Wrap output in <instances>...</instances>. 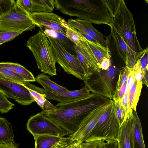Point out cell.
I'll return each instance as SVG.
<instances>
[{"mask_svg": "<svg viewBox=\"0 0 148 148\" xmlns=\"http://www.w3.org/2000/svg\"><path fill=\"white\" fill-rule=\"evenodd\" d=\"M111 100L92 93L86 97L73 102L58 103L52 111H44L45 115L70 133H75L88 114L94 109L108 103Z\"/></svg>", "mask_w": 148, "mask_h": 148, "instance_id": "cell-1", "label": "cell"}, {"mask_svg": "<svg viewBox=\"0 0 148 148\" xmlns=\"http://www.w3.org/2000/svg\"><path fill=\"white\" fill-rule=\"evenodd\" d=\"M58 10L64 14L98 25H109L112 19L104 0H61Z\"/></svg>", "mask_w": 148, "mask_h": 148, "instance_id": "cell-2", "label": "cell"}, {"mask_svg": "<svg viewBox=\"0 0 148 148\" xmlns=\"http://www.w3.org/2000/svg\"><path fill=\"white\" fill-rule=\"evenodd\" d=\"M26 46L32 52L40 71L53 76L57 75L56 60L50 42L40 29L27 41Z\"/></svg>", "mask_w": 148, "mask_h": 148, "instance_id": "cell-3", "label": "cell"}, {"mask_svg": "<svg viewBox=\"0 0 148 148\" xmlns=\"http://www.w3.org/2000/svg\"><path fill=\"white\" fill-rule=\"evenodd\" d=\"M109 26L119 34L127 46L140 58L145 49L142 48L138 40L133 15L123 0H121L117 13Z\"/></svg>", "mask_w": 148, "mask_h": 148, "instance_id": "cell-4", "label": "cell"}, {"mask_svg": "<svg viewBox=\"0 0 148 148\" xmlns=\"http://www.w3.org/2000/svg\"><path fill=\"white\" fill-rule=\"evenodd\" d=\"M120 128L116 115L114 101L111 100L109 106L101 116L84 142L99 140L118 141Z\"/></svg>", "mask_w": 148, "mask_h": 148, "instance_id": "cell-5", "label": "cell"}, {"mask_svg": "<svg viewBox=\"0 0 148 148\" xmlns=\"http://www.w3.org/2000/svg\"><path fill=\"white\" fill-rule=\"evenodd\" d=\"M117 73L116 66L112 62L108 70L100 69L99 72L93 71L83 81L85 85L92 93L104 96L111 100L115 90Z\"/></svg>", "mask_w": 148, "mask_h": 148, "instance_id": "cell-6", "label": "cell"}, {"mask_svg": "<svg viewBox=\"0 0 148 148\" xmlns=\"http://www.w3.org/2000/svg\"><path fill=\"white\" fill-rule=\"evenodd\" d=\"M110 34L105 37L106 47L109 49L113 62L117 61L132 69L140 58L126 45L124 40L113 27Z\"/></svg>", "mask_w": 148, "mask_h": 148, "instance_id": "cell-7", "label": "cell"}, {"mask_svg": "<svg viewBox=\"0 0 148 148\" xmlns=\"http://www.w3.org/2000/svg\"><path fill=\"white\" fill-rule=\"evenodd\" d=\"M36 26L29 13L16 2L8 12L0 16V32L31 31Z\"/></svg>", "mask_w": 148, "mask_h": 148, "instance_id": "cell-8", "label": "cell"}, {"mask_svg": "<svg viewBox=\"0 0 148 148\" xmlns=\"http://www.w3.org/2000/svg\"><path fill=\"white\" fill-rule=\"evenodd\" d=\"M26 126L27 130L34 137L42 135L64 137L71 135L46 116L43 110L30 116Z\"/></svg>", "mask_w": 148, "mask_h": 148, "instance_id": "cell-9", "label": "cell"}, {"mask_svg": "<svg viewBox=\"0 0 148 148\" xmlns=\"http://www.w3.org/2000/svg\"><path fill=\"white\" fill-rule=\"evenodd\" d=\"M46 36L53 48L56 62L65 72L84 80V73L77 56L67 51L58 39Z\"/></svg>", "mask_w": 148, "mask_h": 148, "instance_id": "cell-10", "label": "cell"}, {"mask_svg": "<svg viewBox=\"0 0 148 148\" xmlns=\"http://www.w3.org/2000/svg\"><path fill=\"white\" fill-rule=\"evenodd\" d=\"M29 14L34 23L40 29H47L66 36V30L70 26L64 18L52 12H33Z\"/></svg>", "mask_w": 148, "mask_h": 148, "instance_id": "cell-11", "label": "cell"}, {"mask_svg": "<svg viewBox=\"0 0 148 148\" xmlns=\"http://www.w3.org/2000/svg\"><path fill=\"white\" fill-rule=\"evenodd\" d=\"M111 101V100H110ZM108 104L99 107L91 111L84 119L78 130L67 137L68 144L74 141L84 143L96 125L101 116L109 106Z\"/></svg>", "mask_w": 148, "mask_h": 148, "instance_id": "cell-12", "label": "cell"}, {"mask_svg": "<svg viewBox=\"0 0 148 148\" xmlns=\"http://www.w3.org/2000/svg\"><path fill=\"white\" fill-rule=\"evenodd\" d=\"M0 91L21 105H29L35 101L27 89L20 83L0 78Z\"/></svg>", "mask_w": 148, "mask_h": 148, "instance_id": "cell-13", "label": "cell"}, {"mask_svg": "<svg viewBox=\"0 0 148 148\" xmlns=\"http://www.w3.org/2000/svg\"><path fill=\"white\" fill-rule=\"evenodd\" d=\"M74 47L77 58L84 73V79L93 72L99 71L97 60L87 39L82 42L78 46L75 45Z\"/></svg>", "mask_w": 148, "mask_h": 148, "instance_id": "cell-14", "label": "cell"}, {"mask_svg": "<svg viewBox=\"0 0 148 148\" xmlns=\"http://www.w3.org/2000/svg\"><path fill=\"white\" fill-rule=\"evenodd\" d=\"M90 91L85 85L81 89L75 90H69L61 92L56 93L45 91L46 99L53 100L59 103H66L75 101L87 96Z\"/></svg>", "mask_w": 148, "mask_h": 148, "instance_id": "cell-15", "label": "cell"}, {"mask_svg": "<svg viewBox=\"0 0 148 148\" xmlns=\"http://www.w3.org/2000/svg\"><path fill=\"white\" fill-rule=\"evenodd\" d=\"M67 23L69 25L79 32L84 31L86 32L102 46L106 47V41L102 33L96 29L89 21L77 18L69 19Z\"/></svg>", "mask_w": 148, "mask_h": 148, "instance_id": "cell-16", "label": "cell"}, {"mask_svg": "<svg viewBox=\"0 0 148 148\" xmlns=\"http://www.w3.org/2000/svg\"><path fill=\"white\" fill-rule=\"evenodd\" d=\"M133 117L127 119L120 126L118 142L122 148H135L132 124Z\"/></svg>", "mask_w": 148, "mask_h": 148, "instance_id": "cell-17", "label": "cell"}, {"mask_svg": "<svg viewBox=\"0 0 148 148\" xmlns=\"http://www.w3.org/2000/svg\"><path fill=\"white\" fill-rule=\"evenodd\" d=\"M34 137L35 148H55L59 145H68L67 137L51 135L37 136Z\"/></svg>", "mask_w": 148, "mask_h": 148, "instance_id": "cell-18", "label": "cell"}, {"mask_svg": "<svg viewBox=\"0 0 148 148\" xmlns=\"http://www.w3.org/2000/svg\"><path fill=\"white\" fill-rule=\"evenodd\" d=\"M142 82L135 80L128 91L129 114L127 119L133 116V111H136V108L143 86Z\"/></svg>", "mask_w": 148, "mask_h": 148, "instance_id": "cell-19", "label": "cell"}, {"mask_svg": "<svg viewBox=\"0 0 148 148\" xmlns=\"http://www.w3.org/2000/svg\"><path fill=\"white\" fill-rule=\"evenodd\" d=\"M12 125L6 119L0 117V144L16 145Z\"/></svg>", "mask_w": 148, "mask_h": 148, "instance_id": "cell-20", "label": "cell"}, {"mask_svg": "<svg viewBox=\"0 0 148 148\" xmlns=\"http://www.w3.org/2000/svg\"><path fill=\"white\" fill-rule=\"evenodd\" d=\"M0 68L10 70L22 77L25 81L29 82L36 81L33 74L24 66L18 63L11 62H0Z\"/></svg>", "mask_w": 148, "mask_h": 148, "instance_id": "cell-21", "label": "cell"}, {"mask_svg": "<svg viewBox=\"0 0 148 148\" xmlns=\"http://www.w3.org/2000/svg\"><path fill=\"white\" fill-rule=\"evenodd\" d=\"M36 81L41 85L45 91L59 93L69 90L65 87L59 85L51 80L49 77L45 73H41L37 76Z\"/></svg>", "mask_w": 148, "mask_h": 148, "instance_id": "cell-22", "label": "cell"}, {"mask_svg": "<svg viewBox=\"0 0 148 148\" xmlns=\"http://www.w3.org/2000/svg\"><path fill=\"white\" fill-rule=\"evenodd\" d=\"M133 111L132 124L135 148H146L140 121L136 111Z\"/></svg>", "mask_w": 148, "mask_h": 148, "instance_id": "cell-23", "label": "cell"}, {"mask_svg": "<svg viewBox=\"0 0 148 148\" xmlns=\"http://www.w3.org/2000/svg\"><path fill=\"white\" fill-rule=\"evenodd\" d=\"M47 36L58 39L66 50L71 54L76 56L74 47L75 44L64 34L49 29H40Z\"/></svg>", "mask_w": 148, "mask_h": 148, "instance_id": "cell-24", "label": "cell"}, {"mask_svg": "<svg viewBox=\"0 0 148 148\" xmlns=\"http://www.w3.org/2000/svg\"><path fill=\"white\" fill-rule=\"evenodd\" d=\"M20 83L27 89L33 99L40 107L43 109L44 103L47 99L44 89L32 84L29 82L25 81Z\"/></svg>", "mask_w": 148, "mask_h": 148, "instance_id": "cell-25", "label": "cell"}, {"mask_svg": "<svg viewBox=\"0 0 148 148\" xmlns=\"http://www.w3.org/2000/svg\"><path fill=\"white\" fill-rule=\"evenodd\" d=\"M33 12H52L55 7L54 0H32Z\"/></svg>", "mask_w": 148, "mask_h": 148, "instance_id": "cell-26", "label": "cell"}, {"mask_svg": "<svg viewBox=\"0 0 148 148\" xmlns=\"http://www.w3.org/2000/svg\"><path fill=\"white\" fill-rule=\"evenodd\" d=\"M91 49L97 60L98 66L102 61L105 58H111L109 49L99 43H96L87 40Z\"/></svg>", "mask_w": 148, "mask_h": 148, "instance_id": "cell-27", "label": "cell"}, {"mask_svg": "<svg viewBox=\"0 0 148 148\" xmlns=\"http://www.w3.org/2000/svg\"><path fill=\"white\" fill-rule=\"evenodd\" d=\"M66 36L77 46L86 39L79 31L70 25L66 30Z\"/></svg>", "mask_w": 148, "mask_h": 148, "instance_id": "cell-28", "label": "cell"}, {"mask_svg": "<svg viewBox=\"0 0 148 148\" xmlns=\"http://www.w3.org/2000/svg\"><path fill=\"white\" fill-rule=\"evenodd\" d=\"M143 72V84L148 87V48L147 47L145 49V51L142 56L138 60Z\"/></svg>", "mask_w": 148, "mask_h": 148, "instance_id": "cell-29", "label": "cell"}, {"mask_svg": "<svg viewBox=\"0 0 148 148\" xmlns=\"http://www.w3.org/2000/svg\"><path fill=\"white\" fill-rule=\"evenodd\" d=\"M0 78L18 83H22L25 81L22 77L12 71L1 68Z\"/></svg>", "mask_w": 148, "mask_h": 148, "instance_id": "cell-30", "label": "cell"}, {"mask_svg": "<svg viewBox=\"0 0 148 148\" xmlns=\"http://www.w3.org/2000/svg\"><path fill=\"white\" fill-rule=\"evenodd\" d=\"M131 69L125 66L120 71L114 94L116 93L124 84L127 81Z\"/></svg>", "mask_w": 148, "mask_h": 148, "instance_id": "cell-31", "label": "cell"}, {"mask_svg": "<svg viewBox=\"0 0 148 148\" xmlns=\"http://www.w3.org/2000/svg\"><path fill=\"white\" fill-rule=\"evenodd\" d=\"M109 14L112 18L116 14L121 0H104Z\"/></svg>", "mask_w": 148, "mask_h": 148, "instance_id": "cell-32", "label": "cell"}, {"mask_svg": "<svg viewBox=\"0 0 148 148\" xmlns=\"http://www.w3.org/2000/svg\"><path fill=\"white\" fill-rule=\"evenodd\" d=\"M14 104L9 101L6 96L0 91V112L6 113L13 108Z\"/></svg>", "mask_w": 148, "mask_h": 148, "instance_id": "cell-33", "label": "cell"}, {"mask_svg": "<svg viewBox=\"0 0 148 148\" xmlns=\"http://www.w3.org/2000/svg\"><path fill=\"white\" fill-rule=\"evenodd\" d=\"M114 105L116 115L121 126L125 121V111L121 100L114 101Z\"/></svg>", "mask_w": 148, "mask_h": 148, "instance_id": "cell-34", "label": "cell"}, {"mask_svg": "<svg viewBox=\"0 0 148 148\" xmlns=\"http://www.w3.org/2000/svg\"><path fill=\"white\" fill-rule=\"evenodd\" d=\"M23 32L10 31L0 32V45L13 40Z\"/></svg>", "mask_w": 148, "mask_h": 148, "instance_id": "cell-35", "label": "cell"}, {"mask_svg": "<svg viewBox=\"0 0 148 148\" xmlns=\"http://www.w3.org/2000/svg\"><path fill=\"white\" fill-rule=\"evenodd\" d=\"M15 2L14 0H0V16L8 12Z\"/></svg>", "mask_w": 148, "mask_h": 148, "instance_id": "cell-36", "label": "cell"}, {"mask_svg": "<svg viewBox=\"0 0 148 148\" xmlns=\"http://www.w3.org/2000/svg\"><path fill=\"white\" fill-rule=\"evenodd\" d=\"M136 80L139 82H142L143 73L138 61L132 69Z\"/></svg>", "mask_w": 148, "mask_h": 148, "instance_id": "cell-37", "label": "cell"}, {"mask_svg": "<svg viewBox=\"0 0 148 148\" xmlns=\"http://www.w3.org/2000/svg\"><path fill=\"white\" fill-rule=\"evenodd\" d=\"M16 3L29 13H32V0H17Z\"/></svg>", "mask_w": 148, "mask_h": 148, "instance_id": "cell-38", "label": "cell"}, {"mask_svg": "<svg viewBox=\"0 0 148 148\" xmlns=\"http://www.w3.org/2000/svg\"><path fill=\"white\" fill-rule=\"evenodd\" d=\"M126 88V82L121 87L120 90L113 95L112 100L114 101H120L124 95Z\"/></svg>", "mask_w": 148, "mask_h": 148, "instance_id": "cell-39", "label": "cell"}, {"mask_svg": "<svg viewBox=\"0 0 148 148\" xmlns=\"http://www.w3.org/2000/svg\"><path fill=\"white\" fill-rule=\"evenodd\" d=\"M128 91L126 90L122 99L121 100L122 106L125 112V121L127 119L129 114V107L128 106Z\"/></svg>", "mask_w": 148, "mask_h": 148, "instance_id": "cell-40", "label": "cell"}, {"mask_svg": "<svg viewBox=\"0 0 148 148\" xmlns=\"http://www.w3.org/2000/svg\"><path fill=\"white\" fill-rule=\"evenodd\" d=\"M112 60L111 58H104L99 65V69L104 70H108L111 66Z\"/></svg>", "mask_w": 148, "mask_h": 148, "instance_id": "cell-41", "label": "cell"}, {"mask_svg": "<svg viewBox=\"0 0 148 148\" xmlns=\"http://www.w3.org/2000/svg\"><path fill=\"white\" fill-rule=\"evenodd\" d=\"M135 79L133 72L131 69L129 74L128 79L126 81V90H128L131 88Z\"/></svg>", "mask_w": 148, "mask_h": 148, "instance_id": "cell-42", "label": "cell"}, {"mask_svg": "<svg viewBox=\"0 0 148 148\" xmlns=\"http://www.w3.org/2000/svg\"><path fill=\"white\" fill-rule=\"evenodd\" d=\"M55 109V106L50 103L47 99L44 103L43 110L52 111L54 110Z\"/></svg>", "mask_w": 148, "mask_h": 148, "instance_id": "cell-43", "label": "cell"}, {"mask_svg": "<svg viewBox=\"0 0 148 148\" xmlns=\"http://www.w3.org/2000/svg\"><path fill=\"white\" fill-rule=\"evenodd\" d=\"M106 148H119L118 141L115 140H110L106 142Z\"/></svg>", "mask_w": 148, "mask_h": 148, "instance_id": "cell-44", "label": "cell"}, {"mask_svg": "<svg viewBox=\"0 0 148 148\" xmlns=\"http://www.w3.org/2000/svg\"><path fill=\"white\" fill-rule=\"evenodd\" d=\"M66 148H83L82 143L74 141L68 144Z\"/></svg>", "mask_w": 148, "mask_h": 148, "instance_id": "cell-45", "label": "cell"}, {"mask_svg": "<svg viewBox=\"0 0 148 148\" xmlns=\"http://www.w3.org/2000/svg\"><path fill=\"white\" fill-rule=\"evenodd\" d=\"M0 148H18V144L10 145L0 144Z\"/></svg>", "mask_w": 148, "mask_h": 148, "instance_id": "cell-46", "label": "cell"}, {"mask_svg": "<svg viewBox=\"0 0 148 148\" xmlns=\"http://www.w3.org/2000/svg\"><path fill=\"white\" fill-rule=\"evenodd\" d=\"M68 145H59L55 148H66Z\"/></svg>", "mask_w": 148, "mask_h": 148, "instance_id": "cell-47", "label": "cell"}, {"mask_svg": "<svg viewBox=\"0 0 148 148\" xmlns=\"http://www.w3.org/2000/svg\"><path fill=\"white\" fill-rule=\"evenodd\" d=\"M119 148H122V147L120 144V143L119 142Z\"/></svg>", "mask_w": 148, "mask_h": 148, "instance_id": "cell-48", "label": "cell"}]
</instances>
